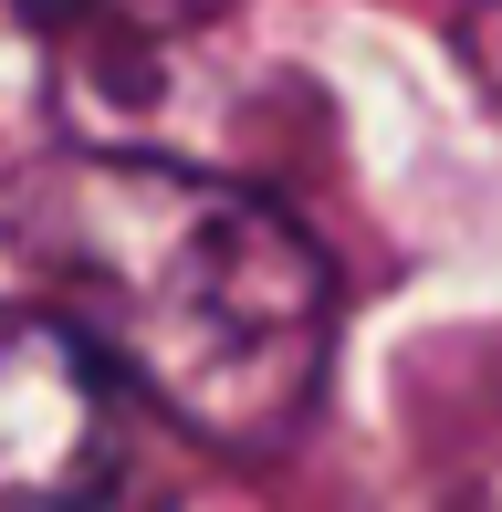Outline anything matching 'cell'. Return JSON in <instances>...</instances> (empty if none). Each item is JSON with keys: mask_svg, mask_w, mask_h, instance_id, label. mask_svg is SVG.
<instances>
[{"mask_svg": "<svg viewBox=\"0 0 502 512\" xmlns=\"http://www.w3.org/2000/svg\"><path fill=\"white\" fill-rule=\"evenodd\" d=\"M11 251L53 324H74L147 408L210 450H283L325 387L335 283L325 251L241 178L178 157L63 147L21 168Z\"/></svg>", "mask_w": 502, "mask_h": 512, "instance_id": "1", "label": "cell"}, {"mask_svg": "<svg viewBox=\"0 0 502 512\" xmlns=\"http://www.w3.org/2000/svg\"><path fill=\"white\" fill-rule=\"evenodd\" d=\"M0 512H147L126 377L32 304H0Z\"/></svg>", "mask_w": 502, "mask_h": 512, "instance_id": "2", "label": "cell"}, {"mask_svg": "<svg viewBox=\"0 0 502 512\" xmlns=\"http://www.w3.org/2000/svg\"><path fill=\"white\" fill-rule=\"evenodd\" d=\"M32 21H126V32H178V21L220 11V0H21Z\"/></svg>", "mask_w": 502, "mask_h": 512, "instance_id": "3", "label": "cell"}, {"mask_svg": "<svg viewBox=\"0 0 502 512\" xmlns=\"http://www.w3.org/2000/svg\"><path fill=\"white\" fill-rule=\"evenodd\" d=\"M461 53H471V74L502 95V0H471L461 11Z\"/></svg>", "mask_w": 502, "mask_h": 512, "instance_id": "4", "label": "cell"}]
</instances>
